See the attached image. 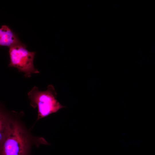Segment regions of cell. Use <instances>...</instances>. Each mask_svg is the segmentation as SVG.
Masks as SVG:
<instances>
[{"mask_svg": "<svg viewBox=\"0 0 155 155\" xmlns=\"http://www.w3.org/2000/svg\"><path fill=\"white\" fill-rule=\"evenodd\" d=\"M28 95L31 105L37 108L38 119L56 113L65 107L56 99L57 93L52 85H49L44 91H40L38 87L34 86L28 92Z\"/></svg>", "mask_w": 155, "mask_h": 155, "instance_id": "6da1fadb", "label": "cell"}, {"mask_svg": "<svg viewBox=\"0 0 155 155\" xmlns=\"http://www.w3.org/2000/svg\"><path fill=\"white\" fill-rule=\"evenodd\" d=\"M27 135L19 124L11 121L7 134L0 147V155H28Z\"/></svg>", "mask_w": 155, "mask_h": 155, "instance_id": "7a4b0ae2", "label": "cell"}, {"mask_svg": "<svg viewBox=\"0 0 155 155\" xmlns=\"http://www.w3.org/2000/svg\"><path fill=\"white\" fill-rule=\"evenodd\" d=\"M26 48L22 42L9 48L10 62L8 67L16 68L19 72L24 74L25 77L29 78L32 74L40 72L34 65L36 52L30 51Z\"/></svg>", "mask_w": 155, "mask_h": 155, "instance_id": "3957f363", "label": "cell"}, {"mask_svg": "<svg viewBox=\"0 0 155 155\" xmlns=\"http://www.w3.org/2000/svg\"><path fill=\"white\" fill-rule=\"evenodd\" d=\"M21 42L17 34L8 26H1L0 28V46L9 48Z\"/></svg>", "mask_w": 155, "mask_h": 155, "instance_id": "277c9868", "label": "cell"}, {"mask_svg": "<svg viewBox=\"0 0 155 155\" xmlns=\"http://www.w3.org/2000/svg\"><path fill=\"white\" fill-rule=\"evenodd\" d=\"M11 121L7 112L0 106V147L8 132Z\"/></svg>", "mask_w": 155, "mask_h": 155, "instance_id": "5b68a950", "label": "cell"}]
</instances>
